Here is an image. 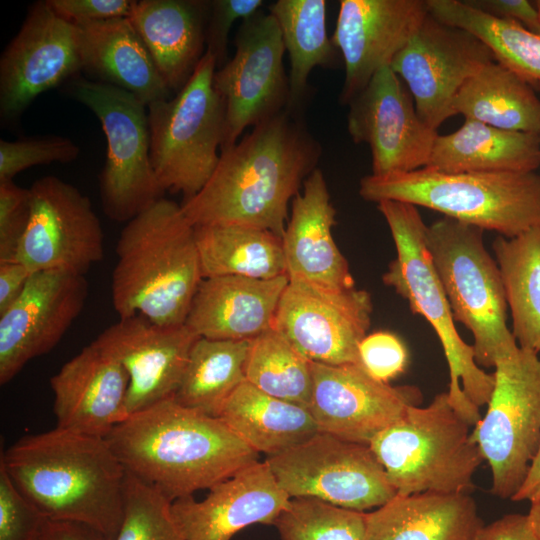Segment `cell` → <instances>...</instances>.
Segmentation results:
<instances>
[{
    "label": "cell",
    "mask_w": 540,
    "mask_h": 540,
    "mask_svg": "<svg viewBox=\"0 0 540 540\" xmlns=\"http://www.w3.org/2000/svg\"><path fill=\"white\" fill-rule=\"evenodd\" d=\"M321 153L298 113L286 109L221 151L210 179L183 200L182 211L193 226L237 224L282 238L289 202L317 168Z\"/></svg>",
    "instance_id": "1"
},
{
    "label": "cell",
    "mask_w": 540,
    "mask_h": 540,
    "mask_svg": "<svg viewBox=\"0 0 540 540\" xmlns=\"http://www.w3.org/2000/svg\"><path fill=\"white\" fill-rule=\"evenodd\" d=\"M105 439L126 473L172 502L259 461V453L219 417L173 398L129 415Z\"/></svg>",
    "instance_id": "2"
},
{
    "label": "cell",
    "mask_w": 540,
    "mask_h": 540,
    "mask_svg": "<svg viewBox=\"0 0 540 540\" xmlns=\"http://www.w3.org/2000/svg\"><path fill=\"white\" fill-rule=\"evenodd\" d=\"M0 465L48 520L82 524L106 538L118 531L126 471L105 438L55 427L18 439Z\"/></svg>",
    "instance_id": "3"
},
{
    "label": "cell",
    "mask_w": 540,
    "mask_h": 540,
    "mask_svg": "<svg viewBox=\"0 0 540 540\" xmlns=\"http://www.w3.org/2000/svg\"><path fill=\"white\" fill-rule=\"evenodd\" d=\"M112 274L119 318L140 314L158 325L185 324L203 280L195 227L181 205L160 198L126 223Z\"/></svg>",
    "instance_id": "4"
},
{
    "label": "cell",
    "mask_w": 540,
    "mask_h": 540,
    "mask_svg": "<svg viewBox=\"0 0 540 540\" xmlns=\"http://www.w3.org/2000/svg\"><path fill=\"white\" fill-rule=\"evenodd\" d=\"M391 232L396 258L382 276L386 286L408 301L415 314L422 315L437 334L449 368L447 394L453 409L470 426L481 419L479 408L488 404L494 375L475 361L472 345L459 335L442 283L426 245L427 225L417 207L404 202L377 203Z\"/></svg>",
    "instance_id": "5"
},
{
    "label": "cell",
    "mask_w": 540,
    "mask_h": 540,
    "mask_svg": "<svg viewBox=\"0 0 540 540\" xmlns=\"http://www.w3.org/2000/svg\"><path fill=\"white\" fill-rule=\"evenodd\" d=\"M367 201H399L511 238L540 225V175L530 172L447 173L427 167L363 177Z\"/></svg>",
    "instance_id": "6"
},
{
    "label": "cell",
    "mask_w": 540,
    "mask_h": 540,
    "mask_svg": "<svg viewBox=\"0 0 540 540\" xmlns=\"http://www.w3.org/2000/svg\"><path fill=\"white\" fill-rule=\"evenodd\" d=\"M470 427L443 392L426 407H408L369 446L399 495L469 494L484 461Z\"/></svg>",
    "instance_id": "7"
},
{
    "label": "cell",
    "mask_w": 540,
    "mask_h": 540,
    "mask_svg": "<svg viewBox=\"0 0 540 540\" xmlns=\"http://www.w3.org/2000/svg\"><path fill=\"white\" fill-rule=\"evenodd\" d=\"M483 231L443 216L427 226L426 245L454 320L473 335L476 363L491 368L519 346L507 324L505 289Z\"/></svg>",
    "instance_id": "8"
},
{
    "label": "cell",
    "mask_w": 540,
    "mask_h": 540,
    "mask_svg": "<svg viewBox=\"0 0 540 540\" xmlns=\"http://www.w3.org/2000/svg\"><path fill=\"white\" fill-rule=\"evenodd\" d=\"M215 58L206 51L185 86L147 106L150 158L163 192L196 195L213 174L224 139V105L213 85Z\"/></svg>",
    "instance_id": "9"
},
{
    "label": "cell",
    "mask_w": 540,
    "mask_h": 540,
    "mask_svg": "<svg viewBox=\"0 0 540 540\" xmlns=\"http://www.w3.org/2000/svg\"><path fill=\"white\" fill-rule=\"evenodd\" d=\"M70 94L101 123L107 149L99 174L103 211L116 222H129L162 198L150 158L147 106L116 86L75 77Z\"/></svg>",
    "instance_id": "10"
},
{
    "label": "cell",
    "mask_w": 540,
    "mask_h": 540,
    "mask_svg": "<svg viewBox=\"0 0 540 540\" xmlns=\"http://www.w3.org/2000/svg\"><path fill=\"white\" fill-rule=\"evenodd\" d=\"M494 368L488 409L471 437L491 468V493L512 499L540 449V356L519 347Z\"/></svg>",
    "instance_id": "11"
},
{
    "label": "cell",
    "mask_w": 540,
    "mask_h": 540,
    "mask_svg": "<svg viewBox=\"0 0 540 540\" xmlns=\"http://www.w3.org/2000/svg\"><path fill=\"white\" fill-rule=\"evenodd\" d=\"M265 461L290 498L311 497L365 512L397 494L369 445L322 431Z\"/></svg>",
    "instance_id": "12"
},
{
    "label": "cell",
    "mask_w": 540,
    "mask_h": 540,
    "mask_svg": "<svg viewBox=\"0 0 540 540\" xmlns=\"http://www.w3.org/2000/svg\"><path fill=\"white\" fill-rule=\"evenodd\" d=\"M234 46L233 57L213 76L225 112L221 151L233 146L246 128L288 109L290 102L285 47L273 15L260 10L243 19Z\"/></svg>",
    "instance_id": "13"
},
{
    "label": "cell",
    "mask_w": 540,
    "mask_h": 540,
    "mask_svg": "<svg viewBox=\"0 0 540 540\" xmlns=\"http://www.w3.org/2000/svg\"><path fill=\"white\" fill-rule=\"evenodd\" d=\"M369 292L289 280L274 328L309 361L360 364L359 344L371 325Z\"/></svg>",
    "instance_id": "14"
},
{
    "label": "cell",
    "mask_w": 540,
    "mask_h": 540,
    "mask_svg": "<svg viewBox=\"0 0 540 540\" xmlns=\"http://www.w3.org/2000/svg\"><path fill=\"white\" fill-rule=\"evenodd\" d=\"M31 213L16 260L31 272L84 275L103 260L104 234L89 198L55 176L30 187Z\"/></svg>",
    "instance_id": "15"
},
{
    "label": "cell",
    "mask_w": 540,
    "mask_h": 540,
    "mask_svg": "<svg viewBox=\"0 0 540 540\" xmlns=\"http://www.w3.org/2000/svg\"><path fill=\"white\" fill-rule=\"evenodd\" d=\"M492 61L476 36L429 13L390 67L406 84L419 117L437 130L456 115L453 105L463 84Z\"/></svg>",
    "instance_id": "16"
},
{
    "label": "cell",
    "mask_w": 540,
    "mask_h": 540,
    "mask_svg": "<svg viewBox=\"0 0 540 540\" xmlns=\"http://www.w3.org/2000/svg\"><path fill=\"white\" fill-rule=\"evenodd\" d=\"M82 70L79 30L47 0L34 3L0 58V118L17 121L41 93Z\"/></svg>",
    "instance_id": "17"
},
{
    "label": "cell",
    "mask_w": 540,
    "mask_h": 540,
    "mask_svg": "<svg viewBox=\"0 0 540 540\" xmlns=\"http://www.w3.org/2000/svg\"><path fill=\"white\" fill-rule=\"evenodd\" d=\"M347 130L356 144L369 146L372 175L426 167L439 134L418 115L401 78L385 66L349 103Z\"/></svg>",
    "instance_id": "18"
},
{
    "label": "cell",
    "mask_w": 540,
    "mask_h": 540,
    "mask_svg": "<svg viewBox=\"0 0 540 540\" xmlns=\"http://www.w3.org/2000/svg\"><path fill=\"white\" fill-rule=\"evenodd\" d=\"M310 410L319 430L343 440L369 445L410 406H420L414 385L391 386L371 377L360 364L311 362Z\"/></svg>",
    "instance_id": "19"
},
{
    "label": "cell",
    "mask_w": 540,
    "mask_h": 540,
    "mask_svg": "<svg viewBox=\"0 0 540 540\" xmlns=\"http://www.w3.org/2000/svg\"><path fill=\"white\" fill-rule=\"evenodd\" d=\"M87 296L84 275L42 271L31 276L20 297L0 314L1 385L60 342Z\"/></svg>",
    "instance_id": "20"
},
{
    "label": "cell",
    "mask_w": 540,
    "mask_h": 540,
    "mask_svg": "<svg viewBox=\"0 0 540 540\" xmlns=\"http://www.w3.org/2000/svg\"><path fill=\"white\" fill-rule=\"evenodd\" d=\"M199 337L185 324L158 325L140 314L119 320L94 340L129 376L128 416L174 397Z\"/></svg>",
    "instance_id": "21"
},
{
    "label": "cell",
    "mask_w": 540,
    "mask_h": 540,
    "mask_svg": "<svg viewBox=\"0 0 540 540\" xmlns=\"http://www.w3.org/2000/svg\"><path fill=\"white\" fill-rule=\"evenodd\" d=\"M429 14L427 0H341L331 37L345 66L339 101L347 104L390 66Z\"/></svg>",
    "instance_id": "22"
},
{
    "label": "cell",
    "mask_w": 540,
    "mask_h": 540,
    "mask_svg": "<svg viewBox=\"0 0 540 540\" xmlns=\"http://www.w3.org/2000/svg\"><path fill=\"white\" fill-rule=\"evenodd\" d=\"M290 496L266 461L256 462L209 489L201 501L187 496L172 502L185 540H232L253 524L274 525Z\"/></svg>",
    "instance_id": "23"
},
{
    "label": "cell",
    "mask_w": 540,
    "mask_h": 540,
    "mask_svg": "<svg viewBox=\"0 0 540 540\" xmlns=\"http://www.w3.org/2000/svg\"><path fill=\"white\" fill-rule=\"evenodd\" d=\"M56 427L106 438L127 417L129 376L95 341L50 379Z\"/></svg>",
    "instance_id": "24"
},
{
    "label": "cell",
    "mask_w": 540,
    "mask_h": 540,
    "mask_svg": "<svg viewBox=\"0 0 540 540\" xmlns=\"http://www.w3.org/2000/svg\"><path fill=\"white\" fill-rule=\"evenodd\" d=\"M336 210L325 176L316 168L292 200L291 214L282 237L289 280H302L334 288H354L348 261L332 235Z\"/></svg>",
    "instance_id": "25"
},
{
    "label": "cell",
    "mask_w": 540,
    "mask_h": 540,
    "mask_svg": "<svg viewBox=\"0 0 540 540\" xmlns=\"http://www.w3.org/2000/svg\"><path fill=\"white\" fill-rule=\"evenodd\" d=\"M288 283L287 275L272 279L203 278L185 325L201 338L252 340L274 328L278 305Z\"/></svg>",
    "instance_id": "26"
},
{
    "label": "cell",
    "mask_w": 540,
    "mask_h": 540,
    "mask_svg": "<svg viewBox=\"0 0 540 540\" xmlns=\"http://www.w3.org/2000/svg\"><path fill=\"white\" fill-rule=\"evenodd\" d=\"M210 1L140 0L129 17L171 92L189 81L206 52Z\"/></svg>",
    "instance_id": "27"
},
{
    "label": "cell",
    "mask_w": 540,
    "mask_h": 540,
    "mask_svg": "<svg viewBox=\"0 0 540 540\" xmlns=\"http://www.w3.org/2000/svg\"><path fill=\"white\" fill-rule=\"evenodd\" d=\"M82 70L96 81L121 88L144 105L171 97L129 17L75 24Z\"/></svg>",
    "instance_id": "28"
},
{
    "label": "cell",
    "mask_w": 540,
    "mask_h": 540,
    "mask_svg": "<svg viewBox=\"0 0 540 540\" xmlns=\"http://www.w3.org/2000/svg\"><path fill=\"white\" fill-rule=\"evenodd\" d=\"M365 540H471L484 525L469 494H396L365 512Z\"/></svg>",
    "instance_id": "29"
},
{
    "label": "cell",
    "mask_w": 540,
    "mask_h": 540,
    "mask_svg": "<svg viewBox=\"0 0 540 540\" xmlns=\"http://www.w3.org/2000/svg\"><path fill=\"white\" fill-rule=\"evenodd\" d=\"M539 166V135L471 119L450 134L437 135L426 165L447 173L530 172Z\"/></svg>",
    "instance_id": "30"
},
{
    "label": "cell",
    "mask_w": 540,
    "mask_h": 540,
    "mask_svg": "<svg viewBox=\"0 0 540 540\" xmlns=\"http://www.w3.org/2000/svg\"><path fill=\"white\" fill-rule=\"evenodd\" d=\"M258 453H281L318 433L310 410L268 395L247 381L226 400L218 416Z\"/></svg>",
    "instance_id": "31"
},
{
    "label": "cell",
    "mask_w": 540,
    "mask_h": 540,
    "mask_svg": "<svg viewBox=\"0 0 540 540\" xmlns=\"http://www.w3.org/2000/svg\"><path fill=\"white\" fill-rule=\"evenodd\" d=\"M519 75L492 61L459 90L455 114L490 126L529 134H540V96Z\"/></svg>",
    "instance_id": "32"
},
{
    "label": "cell",
    "mask_w": 540,
    "mask_h": 540,
    "mask_svg": "<svg viewBox=\"0 0 540 540\" xmlns=\"http://www.w3.org/2000/svg\"><path fill=\"white\" fill-rule=\"evenodd\" d=\"M194 227L203 278L272 279L287 275L282 238L275 233L237 224Z\"/></svg>",
    "instance_id": "33"
},
{
    "label": "cell",
    "mask_w": 540,
    "mask_h": 540,
    "mask_svg": "<svg viewBox=\"0 0 540 540\" xmlns=\"http://www.w3.org/2000/svg\"><path fill=\"white\" fill-rule=\"evenodd\" d=\"M268 9L279 25L289 55L288 109L299 114L308 95L311 71L316 66L334 68L341 57L327 33V1L278 0Z\"/></svg>",
    "instance_id": "34"
},
{
    "label": "cell",
    "mask_w": 540,
    "mask_h": 540,
    "mask_svg": "<svg viewBox=\"0 0 540 540\" xmlns=\"http://www.w3.org/2000/svg\"><path fill=\"white\" fill-rule=\"evenodd\" d=\"M492 249L516 342L540 354V225L511 238L499 235Z\"/></svg>",
    "instance_id": "35"
},
{
    "label": "cell",
    "mask_w": 540,
    "mask_h": 540,
    "mask_svg": "<svg viewBox=\"0 0 540 540\" xmlns=\"http://www.w3.org/2000/svg\"><path fill=\"white\" fill-rule=\"evenodd\" d=\"M250 340L199 337L173 399L180 405L218 417L226 400L246 381Z\"/></svg>",
    "instance_id": "36"
},
{
    "label": "cell",
    "mask_w": 540,
    "mask_h": 540,
    "mask_svg": "<svg viewBox=\"0 0 540 540\" xmlns=\"http://www.w3.org/2000/svg\"><path fill=\"white\" fill-rule=\"evenodd\" d=\"M427 4L433 17L476 36L496 62L539 88L540 34L516 21L485 13L466 1L427 0Z\"/></svg>",
    "instance_id": "37"
},
{
    "label": "cell",
    "mask_w": 540,
    "mask_h": 540,
    "mask_svg": "<svg viewBox=\"0 0 540 540\" xmlns=\"http://www.w3.org/2000/svg\"><path fill=\"white\" fill-rule=\"evenodd\" d=\"M245 374L246 381L262 392L308 408L311 361L275 328L250 340Z\"/></svg>",
    "instance_id": "38"
},
{
    "label": "cell",
    "mask_w": 540,
    "mask_h": 540,
    "mask_svg": "<svg viewBox=\"0 0 540 540\" xmlns=\"http://www.w3.org/2000/svg\"><path fill=\"white\" fill-rule=\"evenodd\" d=\"M281 540H365V512L316 498H291L275 521Z\"/></svg>",
    "instance_id": "39"
},
{
    "label": "cell",
    "mask_w": 540,
    "mask_h": 540,
    "mask_svg": "<svg viewBox=\"0 0 540 540\" xmlns=\"http://www.w3.org/2000/svg\"><path fill=\"white\" fill-rule=\"evenodd\" d=\"M105 540H185L172 501L158 489L126 473L124 512L116 534Z\"/></svg>",
    "instance_id": "40"
},
{
    "label": "cell",
    "mask_w": 540,
    "mask_h": 540,
    "mask_svg": "<svg viewBox=\"0 0 540 540\" xmlns=\"http://www.w3.org/2000/svg\"><path fill=\"white\" fill-rule=\"evenodd\" d=\"M80 153L71 139L57 135L0 140V182L13 181L23 170L53 162L69 163Z\"/></svg>",
    "instance_id": "41"
},
{
    "label": "cell",
    "mask_w": 540,
    "mask_h": 540,
    "mask_svg": "<svg viewBox=\"0 0 540 540\" xmlns=\"http://www.w3.org/2000/svg\"><path fill=\"white\" fill-rule=\"evenodd\" d=\"M47 520L0 465V540H37Z\"/></svg>",
    "instance_id": "42"
},
{
    "label": "cell",
    "mask_w": 540,
    "mask_h": 540,
    "mask_svg": "<svg viewBox=\"0 0 540 540\" xmlns=\"http://www.w3.org/2000/svg\"><path fill=\"white\" fill-rule=\"evenodd\" d=\"M31 213L30 188L0 182V263L16 260Z\"/></svg>",
    "instance_id": "43"
},
{
    "label": "cell",
    "mask_w": 540,
    "mask_h": 540,
    "mask_svg": "<svg viewBox=\"0 0 540 540\" xmlns=\"http://www.w3.org/2000/svg\"><path fill=\"white\" fill-rule=\"evenodd\" d=\"M359 359L360 365L371 377L388 383L405 371L408 351L395 334L377 331L367 334L360 342Z\"/></svg>",
    "instance_id": "44"
},
{
    "label": "cell",
    "mask_w": 540,
    "mask_h": 540,
    "mask_svg": "<svg viewBox=\"0 0 540 540\" xmlns=\"http://www.w3.org/2000/svg\"><path fill=\"white\" fill-rule=\"evenodd\" d=\"M263 0H212L205 29L206 51L216 60L217 69L227 61L229 32L237 20L261 10Z\"/></svg>",
    "instance_id": "45"
},
{
    "label": "cell",
    "mask_w": 540,
    "mask_h": 540,
    "mask_svg": "<svg viewBox=\"0 0 540 540\" xmlns=\"http://www.w3.org/2000/svg\"><path fill=\"white\" fill-rule=\"evenodd\" d=\"M51 8L74 24L130 17L135 0H47Z\"/></svg>",
    "instance_id": "46"
},
{
    "label": "cell",
    "mask_w": 540,
    "mask_h": 540,
    "mask_svg": "<svg viewBox=\"0 0 540 540\" xmlns=\"http://www.w3.org/2000/svg\"><path fill=\"white\" fill-rule=\"evenodd\" d=\"M492 16L513 20L528 30L540 34V21L534 3L527 0H473L466 1Z\"/></svg>",
    "instance_id": "47"
},
{
    "label": "cell",
    "mask_w": 540,
    "mask_h": 540,
    "mask_svg": "<svg viewBox=\"0 0 540 540\" xmlns=\"http://www.w3.org/2000/svg\"><path fill=\"white\" fill-rule=\"evenodd\" d=\"M471 540H540L528 515L507 514L482 526Z\"/></svg>",
    "instance_id": "48"
},
{
    "label": "cell",
    "mask_w": 540,
    "mask_h": 540,
    "mask_svg": "<svg viewBox=\"0 0 540 540\" xmlns=\"http://www.w3.org/2000/svg\"><path fill=\"white\" fill-rule=\"evenodd\" d=\"M33 274L19 261L0 263V314L20 297Z\"/></svg>",
    "instance_id": "49"
},
{
    "label": "cell",
    "mask_w": 540,
    "mask_h": 540,
    "mask_svg": "<svg viewBox=\"0 0 540 540\" xmlns=\"http://www.w3.org/2000/svg\"><path fill=\"white\" fill-rule=\"evenodd\" d=\"M96 530L73 522L47 520L37 540H105Z\"/></svg>",
    "instance_id": "50"
},
{
    "label": "cell",
    "mask_w": 540,
    "mask_h": 540,
    "mask_svg": "<svg viewBox=\"0 0 540 540\" xmlns=\"http://www.w3.org/2000/svg\"><path fill=\"white\" fill-rule=\"evenodd\" d=\"M511 500H528L531 504L540 501V449L532 463L525 482Z\"/></svg>",
    "instance_id": "51"
},
{
    "label": "cell",
    "mask_w": 540,
    "mask_h": 540,
    "mask_svg": "<svg viewBox=\"0 0 540 540\" xmlns=\"http://www.w3.org/2000/svg\"><path fill=\"white\" fill-rule=\"evenodd\" d=\"M527 515L533 530L540 538V501L531 504L530 511Z\"/></svg>",
    "instance_id": "52"
},
{
    "label": "cell",
    "mask_w": 540,
    "mask_h": 540,
    "mask_svg": "<svg viewBox=\"0 0 540 540\" xmlns=\"http://www.w3.org/2000/svg\"><path fill=\"white\" fill-rule=\"evenodd\" d=\"M536 9H537V12H538V17H539V21H540V0H537L535 2H533Z\"/></svg>",
    "instance_id": "53"
},
{
    "label": "cell",
    "mask_w": 540,
    "mask_h": 540,
    "mask_svg": "<svg viewBox=\"0 0 540 540\" xmlns=\"http://www.w3.org/2000/svg\"><path fill=\"white\" fill-rule=\"evenodd\" d=\"M538 89H539V93H540V85H539V88H538ZM539 140H540V134H539Z\"/></svg>",
    "instance_id": "54"
}]
</instances>
